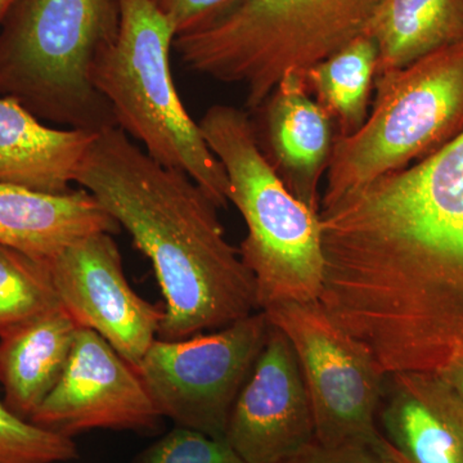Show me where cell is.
Here are the masks:
<instances>
[{"label": "cell", "mask_w": 463, "mask_h": 463, "mask_svg": "<svg viewBox=\"0 0 463 463\" xmlns=\"http://www.w3.org/2000/svg\"><path fill=\"white\" fill-rule=\"evenodd\" d=\"M377 422L404 463H463V399L437 373L388 374Z\"/></svg>", "instance_id": "5bb4252c"}, {"label": "cell", "mask_w": 463, "mask_h": 463, "mask_svg": "<svg viewBox=\"0 0 463 463\" xmlns=\"http://www.w3.org/2000/svg\"><path fill=\"white\" fill-rule=\"evenodd\" d=\"M161 419L136 368L80 327L62 376L30 421L72 438L96 429L152 432Z\"/></svg>", "instance_id": "30bf717a"}, {"label": "cell", "mask_w": 463, "mask_h": 463, "mask_svg": "<svg viewBox=\"0 0 463 463\" xmlns=\"http://www.w3.org/2000/svg\"><path fill=\"white\" fill-rule=\"evenodd\" d=\"M97 136L47 127L16 100L0 97V183L67 194Z\"/></svg>", "instance_id": "2e32d148"}, {"label": "cell", "mask_w": 463, "mask_h": 463, "mask_svg": "<svg viewBox=\"0 0 463 463\" xmlns=\"http://www.w3.org/2000/svg\"><path fill=\"white\" fill-rule=\"evenodd\" d=\"M319 222L322 300L347 330L408 367L463 356V130Z\"/></svg>", "instance_id": "6da1fadb"}, {"label": "cell", "mask_w": 463, "mask_h": 463, "mask_svg": "<svg viewBox=\"0 0 463 463\" xmlns=\"http://www.w3.org/2000/svg\"><path fill=\"white\" fill-rule=\"evenodd\" d=\"M12 0H0V20L5 16V12L9 5H11Z\"/></svg>", "instance_id": "484cf974"}, {"label": "cell", "mask_w": 463, "mask_h": 463, "mask_svg": "<svg viewBox=\"0 0 463 463\" xmlns=\"http://www.w3.org/2000/svg\"><path fill=\"white\" fill-rule=\"evenodd\" d=\"M112 236L91 234L48 264L61 304L76 323L97 332L136 368L157 339L164 309L130 288Z\"/></svg>", "instance_id": "8fae6325"}, {"label": "cell", "mask_w": 463, "mask_h": 463, "mask_svg": "<svg viewBox=\"0 0 463 463\" xmlns=\"http://www.w3.org/2000/svg\"><path fill=\"white\" fill-rule=\"evenodd\" d=\"M132 463H245L225 439L175 426L145 448Z\"/></svg>", "instance_id": "7402d4cb"}, {"label": "cell", "mask_w": 463, "mask_h": 463, "mask_svg": "<svg viewBox=\"0 0 463 463\" xmlns=\"http://www.w3.org/2000/svg\"><path fill=\"white\" fill-rule=\"evenodd\" d=\"M0 23V97L66 129L118 127L91 72L118 38V0H12Z\"/></svg>", "instance_id": "277c9868"}, {"label": "cell", "mask_w": 463, "mask_h": 463, "mask_svg": "<svg viewBox=\"0 0 463 463\" xmlns=\"http://www.w3.org/2000/svg\"><path fill=\"white\" fill-rule=\"evenodd\" d=\"M120 225L87 190L45 194L0 183V246L50 263L91 234Z\"/></svg>", "instance_id": "9a60e30c"}, {"label": "cell", "mask_w": 463, "mask_h": 463, "mask_svg": "<svg viewBox=\"0 0 463 463\" xmlns=\"http://www.w3.org/2000/svg\"><path fill=\"white\" fill-rule=\"evenodd\" d=\"M172 21L176 33L197 25L233 0H151Z\"/></svg>", "instance_id": "cb8c5ba5"}, {"label": "cell", "mask_w": 463, "mask_h": 463, "mask_svg": "<svg viewBox=\"0 0 463 463\" xmlns=\"http://www.w3.org/2000/svg\"><path fill=\"white\" fill-rule=\"evenodd\" d=\"M373 90L361 129L335 137L321 209L412 165L462 132L463 42L376 76Z\"/></svg>", "instance_id": "52a82bcc"}, {"label": "cell", "mask_w": 463, "mask_h": 463, "mask_svg": "<svg viewBox=\"0 0 463 463\" xmlns=\"http://www.w3.org/2000/svg\"><path fill=\"white\" fill-rule=\"evenodd\" d=\"M60 307L50 264L0 246V337Z\"/></svg>", "instance_id": "ffe728a7"}, {"label": "cell", "mask_w": 463, "mask_h": 463, "mask_svg": "<svg viewBox=\"0 0 463 463\" xmlns=\"http://www.w3.org/2000/svg\"><path fill=\"white\" fill-rule=\"evenodd\" d=\"M75 183L151 260L164 298L158 339L181 340L259 312L254 277L218 206L187 174L161 165L120 128L97 136Z\"/></svg>", "instance_id": "7a4b0ae2"}, {"label": "cell", "mask_w": 463, "mask_h": 463, "mask_svg": "<svg viewBox=\"0 0 463 463\" xmlns=\"http://www.w3.org/2000/svg\"><path fill=\"white\" fill-rule=\"evenodd\" d=\"M269 328L267 316L259 310L187 339H156L136 370L161 417L224 439L232 408Z\"/></svg>", "instance_id": "9c48e42d"}, {"label": "cell", "mask_w": 463, "mask_h": 463, "mask_svg": "<svg viewBox=\"0 0 463 463\" xmlns=\"http://www.w3.org/2000/svg\"><path fill=\"white\" fill-rule=\"evenodd\" d=\"M365 35L376 43V76L405 69L463 42V0H383Z\"/></svg>", "instance_id": "ac0fdd59"}, {"label": "cell", "mask_w": 463, "mask_h": 463, "mask_svg": "<svg viewBox=\"0 0 463 463\" xmlns=\"http://www.w3.org/2000/svg\"><path fill=\"white\" fill-rule=\"evenodd\" d=\"M285 463H404L364 447H323L315 443L304 448Z\"/></svg>", "instance_id": "603a6c76"}, {"label": "cell", "mask_w": 463, "mask_h": 463, "mask_svg": "<svg viewBox=\"0 0 463 463\" xmlns=\"http://www.w3.org/2000/svg\"><path fill=\"white\" fill-rule=\"evenodd\" d=\"M259 147L283 184L315 213L319 185L334 148L335 124L313 99L304 75L283 76L263 105L252 112Z\"/></svg>", "instance_id": "4fadbf2b"}, {"label": "cell", "mask_w": 463, "mask_h": 463, "mask_svg": "<svg viewBox=\"0 0 463 463\" xmlns=\"http://www.w3.org/2000/svg\"><path fill=\"white\" fill-rule=\"evenodd\" d=\"M376 69V43L364 33L304 74L313 99L334 121L336 136H352L367 120Z\"/></svg>", "instance_id": "d6986e66"}, {"label": "cell", "mask_w": 463, "mask_h": 463, "mask_svg": "<svg viewBox=\"0 0 463 463\" xmlns=\"http://www.w3.org/2000/svg\"><path fill=\"white\" fill-rule=\"evenodd\" d=\"M78 457L72 438L17 416L0 401V463H62Z\"/></svg>", "instance_id": "44dd1931"}, {"label": "cell", "mask_w": 463, "mask_h": 463, "mask_svg": "<svg viewBox=\"0 0 463 463\" xmlns=\"http://www.w3.org/2000/svg\"><path fill=\"white\" fill-rule=\"evenodd\" d=\"M199 125L227 173L230 203L248 228L240 254L254 277L259 310L319 300L326 269L319 214L298 201L268 163L251 115L214 105Z\"/></svg>", "instance_id": "5b68a950"}, {"label": "cell", "mask_w": 463, "mask_h": 463, "mask_svg": "<svg viewBox=\"0 0 463 463\" xmlns=\"http://www.w3.org/2000/svg\"><path fill=\"white\" fill-rule=\"evenodd\" d=\"M383 0H233L176 33L173 50L196 74L246 93L257 111L283 76L304 75L364 35Z\"/></svg>", "instance_id": "3957f363"}, {"label": "cell", "mask_w": 463, "mask_h": 463, "mask_svg": "<svg viewBox=\"0 0 463 463\" xmlns=\"http://www.w3.org/2000/svg\"><path fill=\"white\" fill-rule=\"evenodd\" d=\"M224 439L245 463H285L316 441L297 354L273 325L234 402Z\"/></svg>", "instance_id": "7c38bea8"}, {"label": "cell", "mask_w": 463, "mask_h": 463, "mask_svg": "<svg viewBox=\"0 0 463 463\" xmlns=\"http://www.w3.org/2000/svg\"><path fill=\"white\" fill-rule=\"evenodd\" d=\"M118 38L93 67L94 87L111 106L118 128L141 142L149 157L187 174L218 209H227V173L174 84L172 21L151 0H118Z\"/></svg>", "instance_id": "8992f818"}, {"label": "cell", "mask_w": 463, "mask_h": 463, "mask_svg": "<svg viewBox=\"0 0 463 463\" xmlns=\"http://www.w3.org/2000/svg\"><path fill=\"white\" fill-rule=\"evenodd\" d=\"M458 392L459 397L463 399V356L450 362L447 367L437 373Z\"/></svg>", "instance_id": "d4e9b609"}, {"label": "cell", "mask_w": 463, "mask_h": 463, "mask_svg": "<svg viewBox=\"0 0 463 463\" xmlns=\"http://www.w3.org/2000/svg\"><path fill=\"white\" fill-rule=\"evenodd\" d=\"M263 312L297 354L317 443L370 448L402 459L380 431L377 413L388 374L367 347L341 328L319 300L277 304Z\"/></svg>", "instance_id": "ba28073f"}, {"label": "cell", "mask_w": 463, "mask_h": 463, "mask_svg": "<svg viewBox=\"0 0 463 463\" xmlns=\"http://www.w3.org/2000/svg\"><path fill=\"white\" fill-rule=\"evenodd\" d=\"M79 328L60 307L0 337V385L12 412L32 420L62 376Z\"/></svg>", "instance_id": "e0dca14e"}]
</instances>
